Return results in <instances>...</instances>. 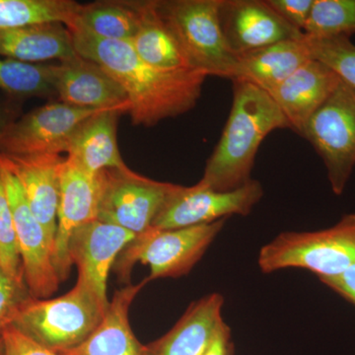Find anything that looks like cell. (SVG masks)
<instances>
[{
  "instance_id": "52a82bcc",
  "label": "cell",
  "mask_w": 355,
  "mask_h": 355,
  "mask_svg": "<svg viewBox=\"0 0 355 355\" xmlns=\"http://www.w3.org/2000/svg\"><path fill=\"white\" fill-rule=\"evenodd\" d=\"M302 135L323 160L331 191L343 195L355 167V90L340 83Z\"/></svg>"
},
{
  "instance_id": "6da1fadb",
  "label": "cell",
  "mask_w": 355,
  "mask_h": 355,
  "mask_svg": "<svg viewBox=\"0 0 355 355\" xmlns=\"http://www.w3.org/2000/svg\"><path fill=\"white\" fill-rule=\"evenodd\" d=\"M78 55L99 64L127 93L135 125L153 127L197 105L207 74L198 70L163 71L144 62L130 42L98 38L69 29Z\"/></svg>"
},
{
  "instance_id": "4dcf8cb0",
  "label": "cell",
  "mask_w": 355,
  "mask_h": 355,
  "mask_svg": "<svg viewBox=\"0 0 355 355\" xmlns=\"http://www.w3.org/2000/svg\"><path fill=\"white\" fill-rule=\"evenodd\" d=\"M268 6L292 27L304 31L314 0H266Z\"/></svg>"
},
{
  "instance_id": "2e32d148",
  "label": "cell",
  "mask_w": 355,
  "mask_h": 355,
  "mask_svg": "<svg viewBox=\"0 0 355 355\" xmlns=\"http://www.w3.org/2000/svg\"><path fill=\"white\" fill-rule=\"evenodd\" d=\"M340 83L342 80L329 67L311 58L268 94L286 116L291 130L302 135L311 116Z\"/></svg>"
},
{
  "instance_id": "484cf974",
  "label": "cell",
  "mask_w": 355,
  "mask_h": 355,
  "mask_svg": "<svg viewBox=\"0 0 355 355\" xmlns=\"http://www.w3.org/2000/svg\"><path fill=\"white\" fill-rule=\"evenodd\" d=\"M0 89L15 97L55 95L53 64H27L0 57Z\"/></svg>"
},
{
  "instance_id": "d590c367",
  "label": "cell",
  "mask_w": 355,
  "mask_h": 355,
  "mask_svg": "<svg viewBox=\"0 0 355 355\" xmlns=\"http://www.w3.org/2000/svg\"><path fill=\"white\" fill-rule=\"evenodd\" d=\"M0 355H6V349H4L3 338L2 335H0Z\"/></svg>"
},
{
  "instance_id": "83f0119b",
  "label": "cell",
  "mask_w": 355,
  "mask_h": 355,
  "mask_svg": "<svg viewBox=\"0 0 355 355\" xmlns=\"http://www.w3.org/2000/svg\"><path fill=\"white\" fill-rule=\"evenodd\" d=\"M303 42L311 58L326 65L355 90V44L350 38H315L304 34Z\"/></svg>"
},
{
  "instance_id": "7402d4cb",
  "label": "cell",
  "mask_w": 355,
  "mask_h": 355,
  "mask_svg": "<svg viewBox=\"0 0 355 355\" xmlns=\"http://www.w3.org/2000/svg\"><path fill=\"white\" fill-rule=\"evenodd\" d=\"M0 57L37 64L78 57L69 28L60 23L0 30Z\"/></svg>"
},
{
  "instance_id": "1f68e13d",
  "label": "cell",
  "mask_w": 355,
  "mask_h": 355,
  "mask_svg": "<svg viewBox=\"0 0 355 355\" xmlns=\"http://www.w3.org/2000/svg\"><path fill=\"white\" fill-rule=\"evenodd\" d=\"M6 355H58L35 342L12 326H8L1 333Z\"/></svg>"
},
{
  "instance_id": "e0dca14e",
  "label": "cell",
  "mask_w": 355,
  "mask_h": 355,
  "mask_svg": "<svg viewBox=\"0 0 355 355\" xmlns=\"http://www.w3.org/2000/svg\"><path fill=\"white\" fill-rule=\"evenodd\" d=\"M0 155L19 181L33 214L43 226L53 248L58 227L60 167L64 158L60 155Z\"/></svg>"
},
{
  "instance_id": "ba28073f",
  "label": "cell",
  "mask_w": 355,
  "mask_h": 355,
  "mask_svg": "<svg viewBox=\"0 0 355 355\" xmlns=\"http://www.w3.org/2000/svg\"><path fill=\"white\" fill-rule=\"evenodd\" d=\"M102 178L98 220L120 226L137 236L151 228L177 186L141 176L128 167L105 170Z\"/></svg>"
},
{
  "instance_id": "d6a6232c",
  "label": "cell",
  "mask_w": 355,
  "mask_h": 355,
  "mask_svg": "<svg viewBox=\"0 0 355 355\" xmlns=\"http://www.w3.org/2000/svg\"><path fill=\"white\" fill-rule=\"evenodd\" d=\"M320 282L355 307V265L338 277Z\"/></svg>"
},
{
  "instance_id": "277c9868",
  "label": "cell",
  "mask_w": 355,
  "mask_h": 355,
  "mask_svg": "<svg viewBox=\"0 0 355 355\" xmlns=\"http://www.w3.org/2000/svg\"><path fill=\"white\" fill-rule=\"evenodd\" d=\"M258 265L263 273L304 268L320 280L342 275L355 265V212L322 230L280 233L261 248Z\"/></svg>"
},
{
  "instance_id": "9a60e30c",
  "label": "cell",
  "mask_w": 355,
  "mask_h": 355,
  "mask_svg": "<svg viewBox=\"0 0 355 355\" xmlns=\"http://www.w3.org/2000/svg\"><path fill=\"white\" fill-rule=\"evenodd\" d=\"M53 87L60 102L87 110L125 107L130 112L127 93L99 64L78 55L53 64Z\"/></svg>"
},
{
  "instance_id": "f546056e",
  "label": "cell",
  "mask_w": 355,
  "mask_h": 355,
  "mask_svg": "<svg viewBox=\"0 0 355 355\" xmlns=\"http://www.w3.org/2000/svg\"><path fill=\"white\" fill-rule=\"evenodd\" d=\"M31 297L24 280L11 277L0 268V335L12 323L23 303Z\"/></svg>"
},
{
  "instance_id": "4fadbf2b",
  "label": "cell",
  "mask_w": 355,
  "mask_h": 355,
  "mask_svg": "<svg viewBox=\"0 0 355 355\" xmlns=\"http://www.w3.org/2000/svg\"><path fill=\"white\" fill-rule=\"evenodd\" d=\"M137 235L127 229L96 219L72 233L67 256L78 270L77 282L89 289L105 306L110 305L107 282L119 254Z\"/></svg>"
},
{
  "instance_id": "8fae6325",
  "label": "cell",
  "mask_w": 355,
  "mask_h": 355,
  "mask_svg": "<svg viewBox=\"0 0 355 355\" xmlns=\"http://www.w3.org/2000/svg\"><path fill=\"white\" fill-rule=\"evenodd\" d=\"M102 111L106 110L80 109L62 102L49 103L9 125L0 141V154L25 157L67 153L70 139L78 125Z\"/></svg>"
},
{
  "instance_id": "cb8c5ba5",
  "label": "cell",
  "mask_w": 355,
  "mask_h": 355,
  "mask_svg": "<svg viewBox=\"0 0 355 355\" xmlns=\"http://www.w3.org/2000/svg\"><path fill=\"white\" fill-rule=\"evenodd\" d=\"M142 19V1L107 0L80 4L72 27L85 30L98 38L130 42Z\"/></svg>"
},
{
  "instance_id": "9c48e42d",
  "label": "cell",
  "mask_w": 355,
  "mask_h": 355,
  "mask_svg": "<svg viewBox=\"0 0 355 355\" xmlns=\"http://www.w3.org/2000/svg\"><path fill=\"white\" fill-rule=\"evenodd\" d=\"M263 196V186L253 179L229 191H214L198 183L191 187L177 184L151 228L170 230L212 223L232 216H246Z\"/></svg>"
},
{
  "instance_id": "ffe728a7",
  "label": "cell",
  "mask_w": 355,
  "mask_h": 355,
  "mask_svg": "<svg viewBox=\"0 0 355 355\" xmlns=\"http://www.w3.org/2000/svg\"><path fill=\"white\" fill-rule=\"evenodd\" d=\"M221 294L211 293L191 303L177 324L155 342L146 345V355H202L223 321Z\"/></svg>"
},
{
  "instance_id": "d4e9b609",
  "label": "cell",
  "mask_w": 355,
  "mask_h": 355,
  "mask_svg": "<svg viewBox=\"0 0 355 355\" xmlns=\"http://www.w3.org/2000/svg\"><path fill=\"white\" fill-rule=\"evenodd\" d=\"M80 4L71 0H0V30L60 23L72 27Z\"/></svg>"
},
{
  "instance_id": "5b68a950",
  "label": "cell",
  "mask_w": 355,
  "mask_h": 355,
  "mask_svg": "<svg viewBox=\"0 0 355 355\" xmlns=\"http://www.w3.org/2000/svg\"><path fill=\"white\" fill-rule=\"evenodd\" d=\"M221 0H157L193 69L233 80L239 55L231 50L219 18Z\"/></svg>"
},
{
  "instance_id": "7c38bea8",
  "label": "cell",
  "mask_w": 355,
  "mask_h": 355,
  "mask_svg": "<svg viewBox=\"0 0 355 355\" xmlns=\"http://www.w3.org/2000/svg\"><path fill=\"white\" fill-rule=\"evenodd\" d=\"M103 187L102 172L93 175L65 158L60 167L58 227L53 246V261L60 282L71 268L67 244L77 228L98 219Z\"/></svg>"
},
{
  "instance_id": "e575fe53",
  "label": "cell",
  "mask_w": 355,
  "mask_h": 355,
  "mask_svg": "<svg viewBox=\"0 0 355 355\" xmlns=\"http://www.w3.org/2000/svg\"><path fill=\"white\" fill-rule=\"evenodd\" d=\"M15 110L11 106L0 107V141L9 125L15 121Z\"/></svg>"
},
{
  "instance_id": "44dd1931",
  "label": "cell",
  "mask_w": 355,
  "mask_h": 355,
  "mask_svg": "<svg viewBox=\"0 0 355 355\" xmlns=\"http://www.w3.org/2000/svg\"><path fill=\"white\" fill-rule=\"evenodd\" d=\"M303 37L286 40L239 55L233 80L241 79L266 92H272L311 60Z\"/></svg>"
},
{
  "instance_id": "ac0fdd59",
  "label": "cell",
  "mask_w": 355,
  "mask_h": 355,
  "mask_svg": "<svg viewBox=\"0 0 355 355\" xmlns=\"http://www.w3.org/2000/svg\"><path fill=\"white\" fill-rule=\"evenodd\" d=\"M128 108L106 110L93 114L76 128L67 147V158L90 174L128 167L118 146L119 116Z\"/></svg>"
},
{
  "instance_id": "7a4b0ae2",
  "label": "cell",
  "mask_w": 355,
  "mask_h": 355,
  "mask_svg": "<svg viewBox=\"0 0 355 355\" xmlns=\"http://www.w3.org/2000/svg\"><path fill=\"white\" fill-rule=\"evenodd\" d=\"M232 83L228 120L198 182L216 191L236 190L249 183L261 142L273 130L291 128L268 92L241 79Z\"/></svg>"
},
{
  "instance_id": "8992f818",
  "label": "cell",
  "mask_w": 355,
  "mask_h": 355,
  "mask_svg": "<svg viewBox=\"0 0 355 355\" xmlns=\"http://www.w3.org/2000/svg\"><path fill=\"white\" fill-rule=\"evenodd\" d=\"M227 219L191 226L158 230L150 228L137 236L119 254L114 268L128 282L137 263L149 266V282L188 275L221 232Z\"/></svg>"
},
{
  "instance_id": "d6986e66",
  "label": "cell",
  "mask_w": 355,
  "mask_h": 355,
  "mask_svg": "<svg viewBox=\"0 0 355 355\" xmlns=\"http://www.w3.org/2000/svg\"><path fill=\"white\" fill-rule=\"evenodd\" d=\"M148 279L139 284H130L114 292L101 324L92 335L73 349L58 352V355H146L130 328L128 311L135 296L148 284Z\"/></svg>"
},
{
  "instance_id": "836d02e7",
  "label": "cell",
  "mask_w": 355,
  "mask_h": 355,
  "mask_svg": "<svg viewBox=\"0 0 355 355\" xmlns=\"http://www.w3.org/2000/svg\"><path fill=\"white\" fill-rule=\"evenodd\" d=\"M231 347V330L223 320L217 326L202 355H229Z\"/></svg>"
},
{
  "instance_id": "30bf717a",
  "label": "cell",
  "mask_w": 355,
  "mask_h": 355,
  "mask_svg": "<svg viewBox=\"0 0 355 355\" xmlns=\"http://www.w3.org/2000/svg\"><path fill=\"white\" fill-rule=\"evenodd\" d=\"M0 169L12 211L26 286L32 297H50L62 282L53 261V245L33 214L19 181L1 155Z\"/></svg>"
},
{
  "instance_id": "3957f363",
  "label": "cell",
  "mask_w": 355,
  "mask_h": 355,
  "mask_svg": "<svg viewBox=\"0 0 355 355\" xmlns=\"http://www.w3.org/2000/svg\"><path fill=\"white\" fill-rule=\"evenodd\" d=\"M109 306L76 282L64 295L29 297L10 326L55 354L81 345L101 324Z\"/></svg>"
},
{
  "instance_id": "4316f807",
  "label": "cell",
  "mask_w": 355,
  "mask_h": 355,
  "mask_svg": "<svg viewBox=\"0 0 355 355\" xmlns=\"http://www.w3.org/2000/svg\"><path fill=\"white\" fill-rule=\"evenodd\" d=\"M303 33L315 38H350L355 34V0H314Z\"/></svg>"
},
{
  "instance_id": "f1b7e54d",
  "label": "cell",
  "mask_w": 355,
  "mask_h": 355,
  "mask_svg": "<svg viewBox=\"0 0 355 355\" xmlns=\"http://www.w3.org/2000/svg\"><path fill=\"white\" fill-rule=\"evenodd\" d=\"M0 268L11 277L24 280L22 263L18 251L15 226L10 203L7 197L0 169Z\"/></svg>"
},
{
  "instance_id": "603a6c76",
  "label": "cell",
  "mask_w": 355,
  "mask_h": 355,
  "mask_svg": "<svg viewBox=\"0 0 355 355\" xmlns=\"http://www.w3.org/2000/svg\"><path fill=\"white\" fill-rule=\"evenodd\" d=\"M144 62L163 71L196 70L175 36L159 13L157 0L142 1V19L139 31L130 41Z\"/></svg>"
},
{
  "instance_id": "5bb4252c",
  "label": "cell",
  "mask_w": 355,
  "mask_h": 355,
  "mask_svg": "<svg viewBox=\"0 0 355 355\" xmlns=\"http://www.w3.org/2000/svg\"><path fill=\"white\" fill-rule=\"evenodd\" d=\"M219 18L226 42L238 55L304 36L279 17L266 0H221Z\"/></svg>"
}]
</instances>
